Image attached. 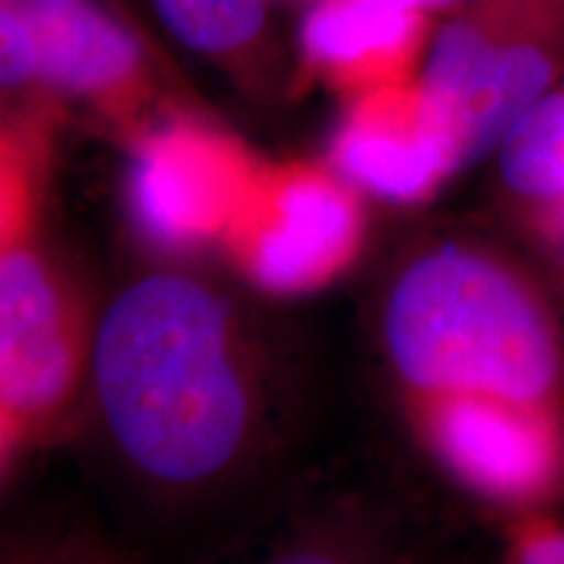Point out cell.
<instances>
[{
  "mask_svg": "<svg viewBox=\"0 0 564 564\" xmlns=\"http://www.w3.org/2000/svg\"><path fill=\"white\" fill-rule=\"evenodd\" d=\"M95 379L112 436L144 474L196 481L241 447L249 408L228 312L192 280L154 274L110 303Z\"/></svg>",
  "mask_w": 564,
  "mask_h": 564,
  "instance_id": "obj_1",
  "label": "cell"
},
{
  "mask_svg": "<svg viewBox=\"0 0 564 564\" xmlns=\"http://www.w3.org/2000/svg\"><path fill=\"white\" fill-rule=\"evenodd\" d=\"M387 345L413 387L486 394L546 411L562 371L546 308L510 270L444 246L419 259L390 295Z\"/></svg>",
  "mask_w": 564,
  "mask_h": 564,
  "instance_id": "obj_2",
  "label": "cell"
},
{
  "mask_svg": "<svg viewBox=\"0 0 564 564\" xmlns=\"http://www.w3.org/2000/svg\"><path fill=\"white\" fill-rule=\"evenodd\" d=\"M429 47L423 129L455 175L497 150L564 70V0H465Z\"/></svg>",
  "mask_w": 564,
  "mask_h": 564,
  "instance_id": "obj_3",
  "label": "cell"
},
{
  "mask_svg": "<svg viewBox=\"0 0 564 564\" xmlns=\"http://www.w3.org/2000/svg\"><path fill=\"white\" fill-rule=\"evenodd\" d=\"M79 371V337L53 272L32 246L0 257V408L3 447L66 403Z\"/></svg>",
  "mask_w": 564,
  "mask_h": 564,
  "instance_id": "obj_4",
  "label": "cell"
},
{
  "mask_svg": "<svg viewBox=\"0 0 564 564\" xmlns=\"http://www.w3.org/2000/svg\"><path fill=\"white\" fill-rule=\"evenodd\" d=\"M30 21L42 82L105 110L126 112L150 95L144 47L100 0H13Z\"/></svg>",
  "mask_w": 564,
  "mask_h": 564,
  "instance_id": "obj_5",
  "label": "cell"
},
{
  "mask_svg": "<svg viewBox=\"0 0 564 564\" xmlns=\"http://www.w3.org/2000/svg\"><path fill=\"white\" fill-rule=\"evenodd\" d=\"M434 440L453 470L497 497H531L556 468L546 411L510 400L444 394L434 413Z\"/></svg>",
  "mask_w": 564,
  "mask_h": 564,
  "instance_id": "obj_6",
  "label": "cell"
},
{
  "mask_svg": "<svg viewBox=\"0 0 564 564\" xmlns=\"http://www.w3.org/2000/svg\"><path fill=\"white\" fill-rule=\"evenodd\" d=\"M426 17L392 0H316L301 21V51L337 87H394L426 42Z\"/></svg>",
  "mask_w": 564,
  "mask_h": 564,
  "instance_id": "obj_7",
  "label": "cell"
},
{
  "mask_svg": "<svg viewBox=\"0 0 564 564\" xmlns=\"http://www.w3.org/2000/svg\"><path fill=\"white\" fill-rule=\"evenodd\" d=\"M337 160L387 199H419L449 175L440 144L421 123L419 84L366 91L337 139Z\"/></svg>",
  "mask_w": 564,
  "mask_h": 564,
  "instance_id": "obj_8",
  "label": "cell"
},
{
  "mask_svg": "<svg viewBox=\"0 0 564 564\" xmlns=\"http://www.w3.org/2000/svg\"><path fill=\"white\" fill-rule=\"evenodd\" d=\"M356 232L350 202L327 183L303 178L285 188L278 223L267 228L253 251V270L278 291L314 285L343 262Z\"/></svg>",
  "mask_w": 564,
  "mask_h": 564,
  "instance_id": "obj_9",
  "label": "cell"
},
{
  "mask_svg": "<svg viewBox=\"0 0 564 564\" xmlns=\"http://www.w3.org/2000/svg\"><path fill=\"white\" fill-rule=\"evenodd\" d=\"M199 139L173 131L152 139L131 171V199L141 228L162 243H186L217 223L220 178L194 158Z\"/></svg>",
  "mask_w": 564,
  "mask_h": 564,
  "instance_id": "obj_10",
  "label": "cell"
},
{
  "mask_svg": "<svg viewBox=\"0 0 564 564\" xmlns=\"http://www.w3.org/2000/svg\"><path fill=\"white\" fill-rule=\"evenodd\" d=\"M499 171L518 196L564 204V87L533 102L505 133Z\"/></svg>",
  "mask_w": 564,
  "mask_h": 564,
  "instance_id": "obj_11",
  "label": "cell"
},
{
  "mask_svg": "<svg viewBox=\"0 0 564 564\" xmlns=\"http://www.w3.org/2000/svg\"><path fill=\"white\" fill-rule=\"evenodd\" d=\"M162 24L192 51L241 63L267 34L264 0H152Z\"/></svg>",
  "mask_w": 564,
  "mask_h": 564,
  "instance_id": "obj_12",
  "label": "cell"
},
{
  "mask_svg": "<svg viewBox=\"0 0 564 564\" xmlns=\"http://www.w3.org/2000/svg\"><path fill=\"white\" fill-rule=\"evenodd\" d=\"M0 79L6 91L30 89L32 84L47 89L32 26L13 0H0Z\"/></svg>",
  "mask_w": 564,
  "mask_h": 564,
  "instance_id": "obj_13",
  "label": "cell"
},
{
  "mask_svg": "<svg viewBox=\"0 0 564 564\" xmlns=\"http://www.w3.org/2000/svg\"><path fill=\"white\" fill-rule=\"evenodd\" d=\"M518 560L533 564H564V528H531L520 539Z\"/></svg>",
  "mask_w": 564,
  "mask_h": 564,
  "instance_id": "obj_14",
  "label": "cell"
},
{
  "mask_svg": "<svg viewBox=\"0 0 564 564\" xmlns=\"http://www.w3.org/2000/svg\"><path fill=\"white\" fill-rule=\"evenodd\" d=\"M392 3L411 6V9H421V11H436V9H457V6L465 3V0H392Z\"/></svg>",
  "mask_w": 564,
  "mask_h": 564,
  "instance_id": "obj_15",
  "label": "cell"
}]
</instances>
